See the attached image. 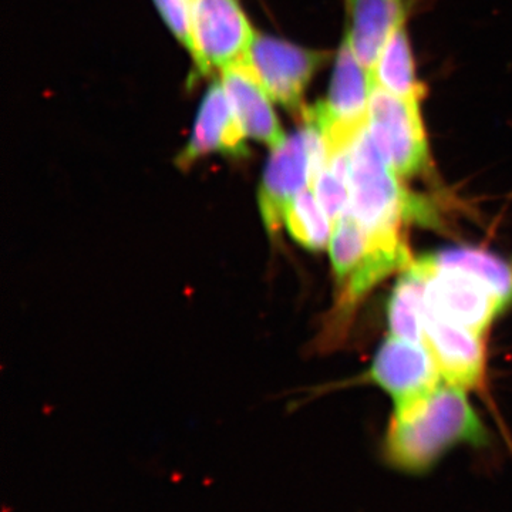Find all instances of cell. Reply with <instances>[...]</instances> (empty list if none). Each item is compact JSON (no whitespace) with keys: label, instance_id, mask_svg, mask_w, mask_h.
<instances>
[{"label":"cell","instance_id":"cell-14","mask_svg":"<svg viewBox=\"0 0 512 512\" xmlns=\"http://www.w3.org/2000/svg\"><path fill=\"white\" fill-rule=\"evenodd\" d=\"M370 79L376 89L409 103H423L426 90L417 79L412 43L406 25L400 26L387 40L370 73Z\"/></svg>","mask_w":512,"mask_h":512},{"label":"cell","instance_id":"cell-12","mask_svg":"<svg viewBox=\"0 0 512 512\" xmlns=\"http://www.w3.org/2000/svg\"><path fill=\"white\" fill-rule=\"evenodd\" d=\"M220 82L248 138L271 150L281 146L288 136L276 116L274 100L247 62L244 60L222 69Z\"/></svg>","mask_w":512,"mask_h":512},{"label":"cell","instance_id":"cell-9","mask_svg":"<svg viewBox=\"0 0 512 512\" xmlns=\"http://www.w3.org/2000/svg\"><path fill=\"white\" fill-rule=\"evenodd\" d=\"M369 375L390 394L394 412L412 409L444 384L426 346L392 335L377 350Z\"/></svg>","mask_w":512,"mask_h":512},{"label":"cell","instance_id":"cell-15","mask_svg":"<svg viewBox=\"0 0 512 512\" xmlns=\"http://www.w3.org/2000/svg\"><path fill=\"white\" fill-rule=\"evenodd\" d=\"M424 285V276L413 262L402 271L387 305L390 335L423 345L426 320Z\"/></svg>","mask_w":512,"mask_h":512},{"label":"cell","instance_id":"cell-6","mask_svg":"<svg viewBox=\"0 0 512 512\" xmlns=\"http://www.w3.org/2000/svg\"><path fill=\"white\" fill-rule=\"evenodd\" d=\"M367 133L384 161L402 180L430 170L431 156L421 104L373 87Z\"/></svg>","mask_w":512,"mask_h":512},{"label":"cell","instance_id":"cell-17","mask_svg":"<svg viewBox=\"0 0 512 512\" xmlns=\"http://www.w3.org/2000/svg\"><path fill=\"white\" fill-rule=\"evenodd\" d=\"M436 264L464 269L490 285L507 305L512 303V266L477 248H453L430 254Z\"/></svg>","mask_w":512,"mask_h":512},{"label":"cell","instance_id":"cell-13","mask_svg":"<svg viewBox=\"0 0 512 512\" xmlns=\"http://www.w3.org/2000/svg\"><path fill=\"white\" fill-rule=\"evenodd\" d=\"M414 3L416 0H346L345 37L369 74L390 36L406 25Z\"/></svg>","mask_w":512,"mask_h":512},{"label":"cell","instance_id":"cell-5","mask_svg":"<svg viewBox=\"0 0 512 512\" xmlns=\"http://www.w3.org/2000/svg\"><path fill=\"white\" fill-rule=\"evenodd\" d=\"M423 274L426 311L484 336L494 319L507 308L501 296L476 275L436 264L430 255L413 259Z\"/></svg>","mask_w":512,"mask_h":512},{"label":"cell","instance_id":"cell-2","mask_svg":"<svg viewBox=\"0 0 512 512\" xmlns=\"http://www.w3.org/2000/svg\"><path fill=\"white\" fill-rule=\"evenodd\" d=\"M348 183V211L370 242L387 251H409L404 222L426 215V207L384 161L367 130L350 148Z\"/></svg>","mask_w":512,"mask_h":512},{"label":"cell","instance_id":"cell-11","mask_svg":"<svg viewBox=\"0 0 512 512\" xmlns=\"http://www.w3.org/2000/svg\"><path fill=\"white\" fill-rule=\"evenodd\" d=\"M247 138L218 80L208 87L195 117L190 140L175 163L181 170H188L195 161L212 153L234 158L247 157Z\"/></svg>","mask_w":512,"mask_h":512},{"label":"cell","instance_id":"cell-3","mask_svg":"<svg viewBox=\"0 0 512 512\" xmlns=\"http://www.w3.org/2000/svg\"><path fill=\"white\" fill-rule=\"evenodd\" d=\"M373 84L370 74L343 37L333 63L326 99L306 107L302 119L311 120L322 133L326 154L348 153L367 130ZM301 119V120H302Z\"/></svg>","mask_w":512,"mask_h":512},{"label":"cell","instance_id":"cell-1","mask_svg":"<svg viewBox=\"0 0 512 512\" xmlns=\"http://www.w3.org/2000/svg\"><path fill=\"white\" fill-rule=\"evenodd\" d=\"M488 443V431L468 402L466 390L444 383L412 409L393 412L382 456L387 467L399 473L424 476L453 448Z\"/></svg>","mask_w":512,"mask_h":512},{"label":"cell","instance_id":"cell-7","mask_svg":"<svg viewBox=\"0 0 512 512\" xmlns=\"http://www.w3.org/2000/svg\"><path fill=\"white\" fill-rule=\"evenodd\" d=\"M191 52L195 72L244 62L256 32L238 0H190Z\"/></svg>","mask_w":512,"mask_h":512},{"label":"cell","instance_id":"cell-4","mask_svg":"<svg viewBox=\"0 0 512 512\" xmlns=\"http://www.w3.org/2000/svg\"><path fill=\"white\" fill-rule=\"evenodd\" d=\"M323 158L322 133L308 119H302L301 127L289 134L281 146L272 148L258 194L262 221L269 234H278L293 198L311 188Z\"/></svg>","mask_w":512,"mask_h":512},{"label":"cell","instance_id":"cell-18","mask_svg":"<svg viewBox=\"0 0 512 512\" xmlns=\"http://www.w3.org/2000/svg\"><path fill=\"white\" fill-rule=\"evenodd\" d=\"M328 248L333 274L339 284H342L357 266L365 261L372 244L362 225L346 211V214L333 224Z\"/></svg>","mask_w":512,"mask_h":512},{"label":"cell","instance_id":"cell-19","mask_svg":"<svg viewBox=\"0 0 512 512\" xmlns=\"http://www.w3.org/2000/svg\"><path fill=\"white\" fill-rule=\"evenodd\" d=\"M175 39L191 52L190 0H153Z\"/></svg>","mask_w":512,"mask_h":512},{"label":"cell","instance_id":"cell-10","mask_svg":"<svg viewBox=\"0 0 512 512\" xmlns=\"http://www.w3.org/2000/svg\"><path fill=\"white\" fill-rule=\"evenodd\" d=\"M423 345L433 356L444 383L466 392L483 386L487 365L483 336L426 311Z\"/></svg>","mask_w":512,"mask_h":512},{"label":"cell","instance_id":"cell-8","mask_svg":"<svg viewBox=\"0 0 512 512\" xmlns=\"http://www.w3.org/2000/svg\"><path fill=\"white\" fill-rule=\"evenodd\" d=\"M332 53L256 33L245 62L275 103L302 119L305 93Z\"/></svg>","mask_w":512,"mask_h":512},{"label":"cell","instance_id":"cell-16","mask_svg":"<svg viewBox=\"0 0 512 512\" xmlns=\"http://www.w3.org/2000/svg\"><path fill=\"white\" fill-rule=\"evenodd\" d=\"M284 225L289 235L309 251L318 252L329 247L333 221L312 188H306L293 198L286 208Z\"/></svg>","mask_w":512,"mask_h":512}]
</instances>
